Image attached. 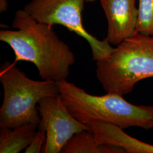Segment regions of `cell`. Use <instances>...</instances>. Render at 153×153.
Returning a JSON list of instances; mask_svg holds the SVG:
<instances>
[{"mask_svg":"<svg viewBox=\"0 0 153 153\" xmlns=\"http://www.w3.org/2000/svg\"><path fill=\"white\" fill-rule=\"evenodd\" d=\"M37 126L26 124L11 129L0 128V153H18L26 149L35 136Z\"/></svg>","mask_w":153,"mask_h":153,"instance_id":"cell-9","label":"cell"},{"mask_svg":"<svg viewBox=\"0 0 153 153\" xmlns=\"http://www.w3.org/2000/svg\"><path fill=\"white\" fill-rule=\"evenodd\" d=\"M86 0H30L24 10L36 21L62 25L85 39L90 45L93 60H99L114 50L107 39L100 40L83 25L82 13Z\"/></svg>","mask_w":153,"mask_h":153,"instance_id":"cell-5","label":"cell"},{"mask_svg":"<svg viewBox=\"0 0 153 153\" xmlns=\"http://www.w3.org/2000/svg\"><path fill=\"white\" fill-rule=\"evenodd\" d=\"M90 128L99 144L120 147L126 153H153V145L127 134L118 126L106 122H98L91 124Z\"/></svg>","mask_w":153,"mask_h":153,"instance_id":"cell-8","label":"cell"},{"mask_svg":"<svg viewBox=\"0 0 153 153\" xmlns=\"http://www.w3.org/2000/svg\"><path fill=\"white\" fill-rule=\"evenodd\" d=\"M136 0H100L108 23L105 38L117 45L136 33L138 8Z\"/></svg>","mask_w":153,"mask_h":153,"instance_id":"cell-7","label":"cell"},{"mask_svg":"<svg viewBox=\"0 0 153 153\" xmlns=\"http://www.w3.org/2000/svg\"><path fill=\"white\" fill-rule=\"evenodd\" d=\"M40 121L38 128L46 131V142L42 153H59L72 137L89 126L71 115L60 95L42 99L38 103Z\"/></svg>","mask_w":153,"mask_h":153,"instance_id":"cell-6","label":"cell"},{"mask_svg":"<svg viewBox=\"0 0 153 153\" xmlns=\"http://www.w3.org/2000/svg\"><path fill=\"white\" fill-rule=\"evenodd\" d=\"M96 0H86V2H94Z\"/></svg>","mask_w":153,"mask_h":153,"instance_id":"cell-14","label":"cell"},{"mask_svg":"<svg viewBox=\"0 0 153 153\" xmlns=\"http://www.w3.org/2000/svg\"><path fill=\"white\" fill-rule=\"evenodd\" d=\"M12 26L16 30L0 31V40L13 50L15 64L21 61L32 62L43 80L67 79L76 57L53 26L38 22L20 9L15 13Z\"/></svg>","mask_w":153,"mask_h":153,"instance_id":"cell-1","label":"cell"},{"mask_svg":"<svg viewBox=\"0 0 153 153\" xmlns=\"http://www.w3.org/2000/svg\"><path fill=\"white\" fill-rule=\"evenodd\" d=\"M97 66V78L107 93H131L137 82L153 76V36L136 33Z\"/></svg>","mask_w":153,"mask_h":153,"instance_id":"cell-3","label":"cell"},{"mask_svg":"<svg viewBox=\"0 0 153 153\" xmlns=\"http://www.w3.org/2000/svg\"><path fill=\"white\" fill-rule=\"evenodd\" d=\"M57 83L66 107L85 124L106 122L123 129L130 127L153 129V106L131 104L117 94L91 95L66 79Z\"/></svg>","mask_w":153,"mask_h":153,"instance_id":"cell-2","label":"cell"},{"mask_svg":"<svg viewBox=\"0 0 153 153\" xmlns=\"http://www.w3.org/2000/svg\"><path fill=\"white\" fill-rule=\"evenodd\" d=\"M46 142V131L38 128V131L33 139V141L25 150L26 153H42Z\"/></svg>","mask_w":153,"mask_h":153,"instance_id":"cell-12","label":"cell"},{"mask_svg":"<svg viewBox=\"0 0 153 153\" xmlns=\"http://www.w3.org/2000/svg\"><path fill=\"white\" fill-rule=\"evenodd\" d=\"M0 81L4 89L0 128L13 129L26 124L38 126L40 116L36 105L39 101L60 95L57 82L31 79L9 61L1 66Z\"/></svg>","mask_w":153,"mask_h":153,"instance_id":"cell-4","label":"cell"},{"mask_svg":"<svg viewBox=\"0 0 153 153\" xmlns=\"http://www.w3.org/2000/svg\"><path fill=\"white\" fill-rule=\"evenodd\" d=\"M8 9V3L7 0H0V12L1 13L7 11Z\"/></svg>","mask_w":153,"mask_h":153,"instance_id":"cell-13","label":"cell"},{"mask_svg":"<svg viewBox=\"0 0 153 153\" xmlns=\"http://www.w3.org/2000/svg\"><path fill=\"white\" fill-rule=\"evenodd\" d=\"M62 153H125L122 148L109 144H99L91 131L76 134L62 149Z\"/></svg>","mask_w":153,"mask_h":153,"instance_id":"cell-10","label":"cell"},{"mask_svg":"<svg viewBox=\"0 0 153 153\" xmlns=\"http://www.w3.org/2000/svg\"><path fill=\"white\" fill-rule=\"evenodd\" d=\"M136 33L151 36L153 33V0H138Z\"/></svg>","mask_w":153,"mask_h":153,"instance_id":"cell-11","label":"cell"},{"mask_svg":"<svg viewBox=\"0 0 153 153\" xmlns=\"http://www.w3.org/2000/svg\"><path fill=\"white\" fill-rule=\"evenodd\" d=\"M152 36H153V35H152Z\"/></svg>","mask_w":153,"mask_h":153,"instance_id":"cell-15","label":"cell"}]
</instances>
